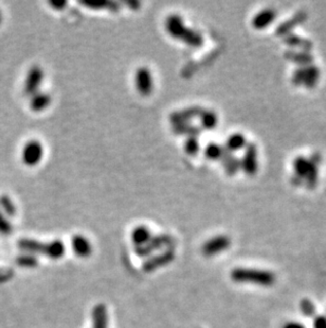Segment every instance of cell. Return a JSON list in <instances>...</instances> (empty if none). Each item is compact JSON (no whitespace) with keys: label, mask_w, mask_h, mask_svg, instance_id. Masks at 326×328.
<instances>
[{"label":"cell","mask_w":326,"mask_h":328,"mask_svg":"<svg viewBox=\"0 0 326 328\" xmlns=\"http://www.w3.org/2000/svg\"><path fill=\"white\" fill-rule=\"evenodd\" d=\"M166 30L173 39L183 42L188 46L198 48L203 45V37L200 32L185 27L183 19L178 14H171L166 19Z\"/></svg>","instance_id":"6da1fadb"},{"label":"cell","mask_w":326,"mask_h":328,"mask_svg":"<svg viewBox=\"0 0 326 328\" xmlns=\"http://www.w3.org/2000/svg\"><path fill=\"white\" fill-rule=\"evenodd\" d=\"M284 58L297 65L303 66H308L311 65L313 62V56L310 52L306 51H296V50H287L284 53Z\"/></svg>","instance_id":"9a60e30c"},{"label":"cell","mask_w":326,"mask_h":328,"mask_svg":"<svg viewBox=\"0 0 326 328\" xmlns=\"http://www.w3.org/2000/svg\"><path fill=\"white\" fill-rule=\"evenodd\" d=\"M125 4L127 6L132 7V9H134V10H138L139 7H140V3H138V2H128V3H125Z\"/></svg>","instance_id":"e575fe53"},{"label":"cell","mask_w":326,"mask_h":328,"mask_svg":"<svg viewBox=\"0 0 326 328\" xmlns=\"http://www.w3.org/2000/svg\"><path fill=\"white\" fill-rule=\"evenodd\" d=\"M219 161L223 164L225 171L229 176L235 175L240 170V160L232 152L227 150L225 147L223 150V155H221Z\"/></svg>","instance_id":"5bb4252c"},{"label":"cell","mask_w":326,"mask_h":328,"mask_svg":"<svg viewBox=\"0 0 326 328\" xmlns=\"http://www.w3.org/2000/svg\"><path fill=\"white\" fill-rule=\"evenodd\" d=\"M224 145L217 142H210L205 148V156L210 161H219L223 155Z\"/></svg>","instance_id":"d4e9b609"},{"label":"cell","mask_w":326,"mask_h":328,"mask_svg":"<svg viewBox=\"0 0 326 328\" xmlns=\"http://www.w3.org/2000/svg\"><path fill=\"white\" fill-rule=\"evenodd\" d=\"M96 328H105L106 327V313H105L104 307H99L96 309Z\"/></svg>","instance_id":"f1b7e54d"},{"label":"cell","mask_w":326,"mask_h":328,"mask_svg":"<svg viewBox=\"0 0 326 328\" xmlns=\"http://www.w3.org/2000/svg\"><path fill=\"white\" fill-rule=\"evenodd\" d=\"M258 148L255 143H247L243 156L240 160V169L247 175H254L258 172Z\"/></svg>","instance_id":"52a82bcc"},{"label":"cell","mask_w":326,"mask_h":328,"mask_svg":"<svg viewBox=\"0 0 326 328\" xmlns=\"http://www.w3.org/2000/svg\"><path fill=\"white\" fill-rule=\"evenodd\" d=\"M300 310L306 318H314L317 312V308L314 306V304L308 299H304L301 301Z\"/></svg>","instance_id":"4316f807"},{"label":"cell","mask_w":326,"mask_h":328,"mask_svg":"<svg viewBox=\"0 0 326 328\" xmlns=\"http://www.w3.org/2000/svg\"><path fill=\"white\" fill-rule=\"evenodd\" d=\"M306 19H307V13L301 11V12H298L291 18L282 22V24L275 29V34L277 37L284 38V37L290 34L291 31H293L297 26L303 24V22H304Z\"/></svg>","instance_id":"7c38bea8"},{"label":"cell","mask_w":326,"mask_h":328,"mask_svg":"<svg viewBox=\"0 0 326 328\" xmlns=\"http://www.w3.org/2000/svg\"><path fill=\"white\" fill-rule=\"evenodd\" d=\"M51 103V97L47 93H36L32 96L30 107L33 112H42Z\"/></svg>","instance_id":"ffe728a7"},{"label":"cell","mask_w":326,"mask_h":328,"mask_svg":"<svg viewBox=\"0 0 326 328\" xmlns=\"http://www.w3.org/2000/svg\"><path fill=\"white\" fill-rule=\"evenodd\" d=\"M172 131L174 134L176 135H184V136H196L198 137L202 132V129L195 124H192L191 122L186 123H179V124H174Z\"/></svg>","instance_id":"e0dca14e"},{"label":"cell","mask_w":326,"mask_h":328,"mask_svg":"<svg viewBox=\"0 0 326 328\" xmlns=\"http://www.w3.org/2000/svg\"><path fill=\"white\" fill-rule=\"evenodd\" d=\"M135 86L138 93L143 96L148 97L154 89L153 76L147 67H140L135 74Z\"/></svg>","instance_id":"8992f818"},{"label":"cell","mask_w":326,"mask_h":328,"mask_svg":"<svg viewBox=\"0 0 326 328\" xmlns=\"http://www.w3.org/2000/svg\"><path fill=\"white\" fill-rule=\"evenodd\" d=\"M132 239L136 245L143 246L150 240V232L146 226H137L132 233Z\"/></svg>","instance_id":"603a6c76"},{"label":"cell","mask_w":326,"mask_h":328,"mask_svg":"<svg viewBox=\"0 0 326 328\" xmlns=\"http://www.w3.org/2000/svg\"><path fill=\"white\" fill-rule=\"evenodd\" d=\"M284 43L289 47L299 48L302 51L306 52H309L313 48V43L310 40L296 35L294 33H290V34L284 37Z\"/></svg>","instance_id":"2e32d148"},{"label":"cell","mask_w":326,"mask_h":328,"mask_svg":"<svg viewBox=\"0 0 326 328\" xmlns=\"http://www.w3.org/2000/svg\"><path fill=\"white\" fill-rule=\"evenodd\" d=\"M184 151L188 155L195 156L200 151V142L198 137L196 136H191V137H186L184 141Z\"/></svg>","instance_id":"484cf974"},{"label":"cell","mask_w":326,"mask_h":328,"mask_svg":"<svg viewBox=\"0 0 326 328\" xmlns=\"http://www.w3.org/2000/svg\"><path fill=\"white\" fill-rule=\"evenodd\" d=\"M313 328H326V315H316L313 318Z\"/></svg>","instance_id":"4dcf8cb0"},{"label":"cell","mask_w":326,"mask_h":328,"mask_svg":"<svg viewBox=\"0 0 326 328\" xmlns=\"http://www.w3.org/2000/svg\"><path fill=\"white\" fill-rule=\"evenodd\" d=\"M44 79V72L39 66H33L32 68L29 70L26 81H25V94L29 96H33L36 93H38V88L42 84V81Z\"/></svg>","instance_id":"30bf717a"},{"label":"cell","mask_w":326,"mask_h":328,"mask_svg":"<svg viewBox=\"0 0 326 328\" xmlns=\"http://www.w3.org/2000/svg\"><path fill=\"white\" fill-rule=\"evenodd\" d=\"M0 232L4 234H9L11 232V224L7 221L2 210H0Z\"/></svg>","instance_id":"f546056e"},{"label":"cell","mask_w":326,"mask_h":328,"mask_svg":"<svg viewBox=\"0 0 326 328\" xmlns=\"http://www.w3.org/2000/svg\"><path fill=\"white\" fill-rule=\"evenodd\" d=\"M72 247L74 252L82 257H86L91 253V245L84 236L75 235L72 239Z\"/></svg>","instance_id":"44dd1931"},{"label":"cell","mask_w":326,"mask_h":328,"mask_svg":"<svg viewBox=\"0 0 326 328\" xmlns=\"http://www.w3.org/2000/svg\"><path fill=\"white\" fill-rule=\"evenodd\" d=\"M79 4L92 10H109L111 12L120 11V4L116 2H104V0H80Z\"/></svg>","instance_id":"ac0fdd59"},{"label":"cell","mask_w":326,"mask_h":328,"mask_svg":"<svg viewBox=\"0 0 326 328\" xmlns=\"http://www.w3.org/2000/svg\"><path fill=\"white\" fill-rule=\"evenodd\" d=\"M49 5L55 10H63L67 6V2H61V0H58V2H50Z\"/></svg>","instance_id":"1f68e13d"},{"label":"cell","mask_w":326,"mask_h":328,"mask_svg":"<svg viewBox=\"0 0 326 328\" xmlns=\"http://www.w3.org/2000/svg\"><path fill=\"white\" fill-rule=\"evenodd\" d=\"M231 245V239L228 236L219 235L207 241L202 246V253L206 256H214L220 252L226 251Z\"/></svg>","instance_id":"9c48e42d"},{"label":"cell","mask_w":326,"mask_h":328,"mask_svg":"<svg viewBox=\"0 0 326 328\" xmlns=\"http://www.w3.org/2000/svg\"><path fill=\"white\" fill-rule=\"evenodd\" d=\"M20 245L22 247L27 248V250L45 253L46 255H48L51 258L62 257L64 254V251H65L63 242L58 241V240H55L51 243H47V244H43V243H39L37 241H33V240H22L20 242Z\"/></svg>","instance_id":"277c9868"},{"label":"cell","mask_w":326,"mask_h":328,"mask_svg":"<svg viewBox=\"0 0 326 328\" xmlns=\"http://www.w3.org/2000/svg\"><path fill=\"white\" fill-rule=\"evenodd\" d=\"M246 145H247V139L241 133L232 134L231 136L227 138L226 143L224 144L225 148L232 153L246 148Z\"/></svg>","instance_id":"d6986e66"},{"label":"cell","mask_w":326,"mask_h":328,"mask_svg":"<svg viewBox=\"0 0 326 328\" xmlns=\"http://www.w3.org/2000/svg\"><path fill=\"white\" fill-rule=\"evenodd\" d=\"M231 278L239 284H252L262 287L274 285L276 277L274 273L267 270L237 268L232 271Z\"/></svg>","instance_id":"7a4b0ae2"},{"label":"cell","mask_w":326,"mask_h":328,"mask_svg":"<svg viewBox=\"0 0 326 328\" xmlns=\"http://www.w3.org/2000/svg\"><path fill=\"white\" fill-rule=\"evenodd\" d=\"M320 76L321 71L318 66H303L294 71L293 77H291V82L295 86H304L310 89L317 85Z\"/></svg>","instance_id":"3957f363"},{"label":"cell","mask_w":326,"mask_h":328,"mask_svg":"<svg viewBox=\"0 0 326 328\" xmlns=\"http://www.w3.org/2000/svg\"><path fill=\"white\" fill-rule=\"evenodd\" d=\"M0 207L8 214V216H14L16 208L13 201L8 195H0Z\"/></svg>","instance_id":"83f0119b"},{"label":"cell","mask_w":326,"mask_h":328,"mask_svg":"<svg viewBox=\"0 0 326 328\" xmlns=\"http://www.w3.org/2000/svg\"><path fill=\"white\" fill-rule=\"evenodd\" d=\"M308 166H309L308 158H306L305 156H302V155L297 156L293 163L295 175L304 180L307 170H308Z\"/></svg>","instance_id":"cb8c5ba5"},{"label":"cell","mask_w":326,"mask_h":328,"mask_svg":"<svg viewBox=\"0 0 326 328\" xmlns=\"http://www.w3.org/2000/svg\"><path fill=\"white\" fill-rule=\"evenodd\" d=\"M202 110L203 108L200 106H189V107H185V108H182L179 111H175L170 114L169 120L173 124V126L174 124L190 122L192 119H194L196 117H199Z\"/></svg>","instance_id":"8fae6325"},{"label":"cell","mask_w":326,"mask_h":328,"mask_svg":"<svg viewBox=\"0 0 326 328\" xmlns=\"http://www.w3.org/2000/svg\"><path fill=\"white\" fill-rule=\"evenodd\" d=\"M290 183L293 184L294 186H301V185L304 184V180H303L302 178H300V177H298V176H296L294 174L293 176H291V178H290Z\"/></svg>","instance_id":"d6a6232c"},{"label":"cell","mask_w":326,"mask_h":328,"mask_svg":"<svg viewBox=\"0 0 326 328\" xmlns=\"http://www.w3.org/2000/svg\"><path fill=\"white\" fill-rule=\"evenodd\" d=\"M309 166L304 178V184L308 189H314L318 185L319 180V166L323 161V156L320 152H313L308 158Z\"/></svg>","instance_id":"ba28073f"},{"label":"cell","mask_w":326,"mask_h":328,"mask_svg":"<svg viewBox=\"0 0 326 328\" xmlns=\"http://www.w3.org/2000/svg\"><path fill=\"white\" fill-rule=\"evenodd\" d=\"M276 18V11L271 8H266L258 14H255L251 20V25L256 30L266 29L268 26L275 20Z\"/></svg>","instance_id":"4fadbf2b"},{"label":"cell","mask_w":326,"mask_h":328,"mask_svg":"<svg viewBox=\"0 0 326 328\" xmlns=\"http://www.w3.org/2000/svg\"><path fill=\"white\" fill-rule=\"evenodd\" d=\"M2 19H3V18H2V13H0V22H2Z\"/></svg>","instance_id":"d590c367"},{"label":"cell","mask_w":326,"mask_h":328,"mask_svg":"<svg viewBox=\"0 0 326 328\" xmlns=\"http://www.w3.org/2000/svg\"><path fill=\"white\" fill-rule=\"evenodd\" d=\"M283 328H305V327H304V325H302L297 322H288L283 326Z\"/></svg>","instance_id":"836d02e7"},{"label":"cell","mask_w":326,"mask_h":328,"mask_svg":"<svg viewBox=\"0 0 326 328\" xmlns=\"http://www.w3.org/2000/svg\"><path fill=\"white\" fill-rule=\"evenodd\" d=\"M44 156V148L38 140L28 141L22 149L21 160L28 167H34L40 163Z\"/></svg>","instance_id":"5b68a950"},{"label":"cell","mask_w":326,"mask_h":328,"mask_svg":"<svg viewBox=\"0 0 326 328\" xmlns=\"http://www.w3.org/2000/svg\"><path fill=\"white\" fill-rule=\"evenodd\" d=\"M200 118V128L203 130H214L218 123V117L214 111L202 110Z\"/></svg>","instance_id":"7402d4cb"}]
</instances>
